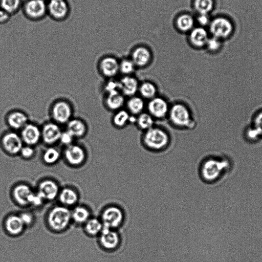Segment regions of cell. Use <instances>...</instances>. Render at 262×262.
Wrapping results in <instances>:
<instances>
[{
    "label": "cell",
    "mask_w": 262,
    "mask_h": 262,
    "mask_svg": "<svg viewBox=\"0 0 262 262\" xmlns=\"http://www.w3.org/2000/svg\"><path fill=\"white\" fill-rule=\"evenodd\" d=\"M142 140L147 149L151 151L158 152L167 147L169 137L162 128L153 126L144 132Z\"/></svg>",
    "instance_id": "1"
},
{
    "label": "cell",
    "mask_w": 262,
    "mask_h": 262,
    "mask_svg": "<svg viewBox=\"0 0 262 262\" xmlns=\"http://www.w3.org/2000/svg\"><path fill=\"white\" fill-rule=\"evenodd\" d=\"M168 116L171 124L179 128H191L194 125L189 108L181 103L173 104Z\"/></svg>",
    "instance_id": "2"
},
{
    "label": "cell",
    "mask_w": 262,
    "mask_h": 262,
    "mask_svg": "<svg viewBox=\"0 0 262 262\" xmlns=\"http://www.w3.org/2000/svg\"><path fill=\"white\" fill-rule=\"evenodd\" d=\"M100 219L103 227L117 230L123 224L125 214L123 210L118 206L109 205L101 210Z\"/></svg>",
    "instance_id": "3"
},
{
    "label": "cell",
    "mask_w": 262,
    "mask_h": 262,
    "mask_svg": "<svg viewBox=\"0 0 262 262\" xmlns=\"http://www.w3.org/2000/svg\"><path fill=\"white\" fill-rule=\"evenodd\" d=\"M47 220L53 230L62 231L68 226L72 220L71 211L65 206L55 207L49 212Z\"/></svg>",
    "instance_id": "4"
},
{
    "label": "cell",
    "mask_w": 262,
    "mask_h": 262,
    "mask_svg": "<svg viewBox=\"0 0 262 262\" xmlns=\"http://www.w3.org/2000/svg\"><path fill=\"white\" fill-rule=\"evenodd\" d=\"M21 10L31 21H40L47 16V3L43 0H24Z\"/></svg>",
    "instance_id": "5"
},
{
    "label": "cell",
    "mask_w": 262,
    "mask_h": 262,
    "mask_svg": "<svg viewBox=\"0 0 262 262\" xmlns=\"http://www.w3.org/2000/svg\"><path fill=\"white\" fill-rule=\"evenodd\" d=\"M222 163L220 160L213 158L203 159L199 168L201 180L207 184L212 185L219 174L220 165Z\"/></svg>",
    "instance_id": "6"
},
{
    "label": "cell",
    "mask_w": 262,
    "mask_h": 262,
    "mask_svg": "<svg viewBox=\"0 0 262 262\" xmlns=\"http://www.w3.org/2000/svg\"><path fill=\"white\" fill-rule=\"evenodd\" d=\"M71 9L67 0H50L47 2V16L56 21L66 20Z\"/></svg>",
    "instance_id": "7"
},
{
    "label": "cell",
    "mask_w": 262,
    "mask_h": 262,
    "mask_svg": "<svg viewBox=\"0 0 262 262\" xmlns=\"http://www.w3.org/2000/svg\"><path fill=\"white\" fill-rule=\"evenodd\" d=\"M212 36L221 40L230 37L233 31V25L228 18L223 16L214 18L209 25Z\"/></svg>",
    "instance_id": "8"
},
{
    "label": "cell",
    "mask_w": 262,
    "mask_h": 262,
    "mask_svg": "<svg viewBox=\"0 0 262 262\" xmlns=\"http://www.w3.org/2000/svg\"><path fill=\"white\" fill-rule=\"evenodd\" d=\"M98 242L103 251L111 252L119 248L121 238L117 230L103 227L99 235Z\"/></svg>",
    "instance_id": "9"
},
{
    "label": "cell",
    "mask_w": 262,
    "mask_h": 262,
    "mask_svg": "<svg viewBox=\"0 0 262 262\" xmlns=\"http://www.w3.org/2000/svg\"><path fill=\"white\" fill-rule=\"evenodd\" d=\"M148 113L155 119H161L168 116L169 107L166 100L156 96L147 105Z\"/></svg>",
    "instance_id": "10"
},
{
    "label": "cell",
    "mask_w": 262,
    "mask_h": 262,
    "mask_svg": "<svg viewBox=\"0 0 262 262\" xmlns=\"http://www.w3.org/2000/svg\"><path fill=\"white\" fill-rule=\"evenodd\" d=\"M2 143L5 151L12 155L20 152L23 147L22 140L14 133L6 134L2 138Z\"/></svg>",
    "instance_id": "11"
},
{
    "label": "cell",
    "mask_w": 262,
    "mask_h": 262,
    "mask_svg": "<svg viewBox=\"0 0 262 262\" xmlns=\"http://www.w3.org/2000/svg\"><path fill=\"white\" fill-rule=\"evenodd\" d=\"M118 84L119 90L124 96L132 97L138 91V80L132 75L124 76L118 81Z\"/></svg>",
    "instance_id": "12"
},
{
    "label": "cell",
    "mask_w": 262,
    "mask_h": 262,
    "mask_svg": "<svg viewBox=\"0 0 262 262\" xmlns=\"http://www.w3.org/2000/svg\"><path fill=\"white\" fill-rule=\"evenodd\" d=\"M24 226L19 215H9L5 217L3 222L4 230L11 235L20 234L23 231Z\"/></svg>",
    "instance_id": "13"
},
{
    "label": "cell",
    "mask_w": 262,
    "mask_h": 262,
    "mask_svg": "<svg viewBox=\"0 0 262 262\" xmlns=\"http://www.w3.org/2000/svg\"><path fill=\"white\" fill-rule=\"evenodd\" d=\"M43 200H53L59 193L57 183L51 180H46L40 183L37 192Z\"/></svg>",
    "instance_id": "14"
},
{
    "label": "cell",
    "mask_w": 262,
    "mask_h": 262,
    "mask_svg": "<svg viewBox=\"0 0 262 262\" xmlns=\"http://www.w3.org/2000/svg\"><path fill=\"white\" fill-rule=\"evenodd\" d=\"M31 188L26 184H19L12 190V196L15 201L21 206L30 205V199L33 194Z\"/></svg>",
    "instance_id": "15"
},
{
    "label": "cell",
    "mask_w": 262,
    "mask_h": 262,
    "mask_svg": "<svg viewBox=\"0 0 262 262\" xmlns=\"http://www.w3.org/2000/svg\"><path fill=\"white\" fill-rule=\"evenodd\" d=\"M101 72L107 77L112 78L119 72V62L112 56L103 58L99 64Z\"/></svg>",
    "instance_id": "16"
},
{
    "label": "cell",
    "mask_w": 262,
    "mask_h": 262,
    "mask_svg": "<svg viewBox=\"0 0 262 262\" xmlns=\"http://www.w3.org/2000/svg\"><path fill=\"white\" fill-rule=\"evenodd\" d=\"M64 156L67 162L74 166L81 164L85 159L84 150L76 145H69L65 150Z\"/></svg>",
    "instance_id": "17"
},
{
    "label": "cell",
    "mask_w": 262,
    "mask_h": 262,
    "mask_svg": "<svg viewBox=\"0 0 262 262\" xmlns=\"http://www.w3.org/2000/svg\"><path fill=\"white\" fill-rule=\"evenodd\" d=\"M130 59L136 67L143 68L150 63L151 54L147 48L139 47L133 51Z\"/></svg>",
    "instance_id": "18"
},
{
    "label": "cell",
    "mask_w": 262,
    "mask_h": 262,
    "mask_svg": "<svg viewBox=\"0 0 262 262\" xmlns=\"http://www.w3.org/2000/svg\"><path fill=\"white\" fill-rule=\"evenodd\" d=\"M55 120L59 123L67 122L71 117L72 110L70 105L64 101L57 102L52 110Z\"/></svg>",
    "instance_id": "19"
},
{
    "label": "cell",
    "mask_w": 262,
    "mask_h": 262,
    "mask_svg": "<svg viewBox=\"0 0 262 262\" xmlns=\"http://www.w3.org/2000/svg\"><path fill=\"white\" fill-rule=\"evenodd\" d=\"M208 38L207 31L202 27L192 29L189 35L191 43L197 48L205 46Z\"/></svg>",
    "instance_id": "20"
},
{
    "label": "cell",
    "mask_w": 262,
    "mask_h": 262,
    "mask_svg": "<svg viewBox=\"0 0 262 262\" xmlns=\"http://www.w3.org/2000/svg\"><path fill=\"white\" fill-rule=\"evenodd\" d=\"M61 131L55 124L49 123L46 124L42 129V136L44 141L48 144H53L60 138Z\"/></svg>",
    "instance_id": "21"
},
{
    "label": "cell",
    "mask_w": 262,
    "mask_h": 262,
    "mask_svg": "<svg viewBox=\"0 0 262 262\" xmlns=\"http://www.w3.org/2000/svg\"><path fill=\"white\" fill-rule=\"evenodd\" d=\"M24 141L29 144L33 145L38 142L40 137V132L38 128L31 124H26L21 133Z\"/></svg>",
    "instance_id": "22"
},
{
    "label": "cell",
    "mask_w": 262,
    "mask_h": 262,
    "mask_svg": "<svg viewBox=\"0 0 262 262\" xmlns=\"http://www.w3.org/2000/svg\"><path fill=\"white\" fill-rule=\"evenodd\" d=\"M107 93L105 102L111 110L117 111L121 109L125 103L124 96L119 90L112 91Z\"/></svg>",
    "instance_id": "23"
},
{
    "label": "cell",
    "mask_w": 262,
    "mask_h": 262,
    "mask_svg": "<svg viewBox=\"0 0 262 262\" xmlns=\"http://www.w3.org/2000/svg\"><path fill=\"white\" fill-rule=\"evenodd\" d=\"M127 111L133 115H138L143 112L145 107L143 99L141 97H130L126 102Z\"/></svg>",
    "instance_id": "24"
},
{
    "label": "cell",
    "mask_w": 262,
    "mask_h": 262,
    "mask_svg": "<svg viewBox=\"0 0 262 262\" xmlns=\"http://www.w3.org/2000/svg\"><path fill=\"white\" fill-rule=\"evenodd\" d=\"M58 197L61 203L66 206L75 205L78 198L76 192L70 188H64L60 191Z\"/></svg>",
    "instance_id": "25"
},
{
    "label": "cell",
    "mask_w": 262,
    "mask_h": 262,
    "mask_svg": "<svg viewBox=\"0 0 262 262\" xmlns=\"http://www.w3.org/2000/svg\"><path fill=\"white\" fill-rule=\"evenodd\" d=\"M138 92L143 99L149 100L156 96L157 89L152 82L145 81L139 84Z\"/></svg>",
    "instance_id": "26"
},
{
    "label": "cell",
    "mask_w": 262,
    "mask_h": 262,
    "mask_svg": "<svg viewBox=\"0 0 262 262\" xmlns=\"http://www.w3.org/2000/svg\"><path fill=\"white\" fill-rule=\"evenodd\" d=\"M27 122L26 116L20 112H13L8 117V122L9 125L15 129L24 127L27 124Z\"/></svg>",
    "instance_id": "27"
},
{
    "label": "cell",
    "mask_w": 262,
    "mask_h": 262,
    "mask_svg": "<svg viewBox=\"0 0 262 262\" xmlns=\"http://www.w3.org/2000/svg\"><path fill=\"white\" fill-rule=\"evenodd\" d=\"M103 228L100 219L90 218L85 223V230L91 236L99 235Z\"/></svg>",
    "instance_id": "28"
},
{
    "label": "cell",
    "mask_w": 262,
    "mask_h": 262,
    "mask_svg": "<svg viewBox=\"0 0 262 262\" xmlns=\"http://www.w3.org/2000/svg\"><path fill=\"white\" fill-rule=\"evenodd\" d=\"M24 0H0V8L11 16L21 10Z\"/></svg>",
    "instance_id": "29"
},
{
    "label": "cell",
    "mask_w": 262,
    "mask_h": 262,
    "mask_svg": "<svg viewBox=\"0 0 262 262\" xmlns=\"http://www.w3.org/2000/svg\"><path fill=\"white\" fill-rule=\"evenodd\" d=\"M90 216L89 210L83 206H77L71 211L72 219L77 224H85Z\"/></svg>",
    "instance_id": "30"
},
{
    "label": "cell",
    "mask_w": 262,
    "mask_h": 262,
    "mask_svg": "<svg viewBox=\"0 0 262 262\" xmlns=\"http://www.w3.org/2000/svg\"><path fill=\"white\" fill-rule=\"evenodd\" d=\"M136 124L145 132L154 126V118L148 113L142 112L137 115Z\"/></svg>",
    "instance_id": "31"
},
{
    "label": "cell",
    "mask_w": 262,
    "mask_h": 262,
    "mask_svg": "<svg viewBox=\"0 0 262 262\" xmlns=\"http://www.w3.org/2000/svg\"><path fill=\"white\" fill-rule=\"evenodd\" d=\"M194 19L193 17L186 14L179 16L176 20V25L178 29L183 32L191 31L194 26Z\"/></svg>",
    "instance_id": "32"
},
{
    "label": "cell",
    "mask_w": 262,
    "mask_h": 262,
    "mask_svg": "<svg viewBox=\"0 0 262 262\" xmlns=\"http://www.w3.org/2000/svg\"><path fill=\"white\" fill-rule=\"evenodd\" d=\"M68 131L73 137H81L85 132V126L81 120L74 119L68 124Z\"/></svg>",
    "instance_id": "33"
},
{
    "label": "cell",
    "mask_w": 262,
    "mask_h": 262,
    "mask_svg": "<svg viewBox=\"0 0 262 262\" xmlns=\"http://www.w3.org/2000/svg\"><path fill=\"white\" fill-rule=\"evenodd\" d=\"M130 117V113L127 111L120 109L116 111L113 116V124L118 128L123 127L129 123Z\"/></svg>",
    "instance_id": "34"
},
{
    "label": "cell",
    "mask_w": 262,
    "mask_h": 262,
    "mask_svg": "<svg viewBox=\"0 0 262 262\" xmlns=\"http://www.w3.org/2000/svg\"><path fill=\"white\" fill-rule=\"evenodd\" d=\"M194 6L199 14H208L214 7L213 0H194Z\"/></svg>",
    "instance_id": "35"
},
{
    "label": "cell",
    "mask_w": 262,
    "mask_h": 262,
    "mask_svg": "<svg viewBox=\"0 0 262 262\" xmlns=\"http://www.w3.org/2000/svg\"><path fill=\"white\" fill-rule=\"evenodd\" d=\"M136 68L130 58L123 59L119 62V72L124 76L131 75L134 72Z\"/></svg>",
    "instance_id": "36"
},
{
    "label": "cell",
    "mask_w": 262,
    "mask_h": 262,
    "mask_svg": "<svg viewBox=\"0 0 262 262\" xmlns=\"http://www.w3.org/2000/svg\"><path fill=\"white\" fill-rule=\"evenodd\" d=\"M60 157L59 151L55 148L50 147L47 149L43 155L45 162L48 164L56 162Z\"/></svg>",
    "instance_id": "37"
},
{
    "label": "cell",
    "mask_w": 262,
    "mask_h": 262,
    "mask_svg": "<svg viewBox=\"0 0 262 262\" xmlns=\"http://www.w3.org/2000/svg\"><path fill=\"white\" fill-rule=\"evenodd\" d=\"M222 45L221 40L212 36L209 37L206 45L208 50L211 52H216L219 50Z\"/></svg>",
    "instance_id": "38"
},
{
    "label": "cell",
    "mask_w": 262,
    "mask_h": 262,
    "mask_svg": "<svg viewBox=\"0 0 262 262\" xmlns=\"http://www.w3.org/2000/svg\"><path fill=\"white\" fill-rule=\"evenodd\" d=\"M253 128L257 132L259 137L262 136V112L258 114L255 117Z\"/></svg>",
    "instance_id": "39"
},
{
    "label": "cell",
    "mask_w": 262,
    "mask_h": 262,
    "mask_svg": "<svg viewBox=\"0 0 262 262\" xmlns=\"http://www.w3.org/2000/svg\"><path fill=\"white\" fill-rule=\"evenodd\" d=\"M19 216L25 226L30 225L33 221L32 214L29 212H24L19 215Z\"/></svg>",
    "instance_id": "40"
},
{
    "label": "cell",
    "mask_w": 262,
    "mask_h": 262,
    "mask_svg": "<svg viewBox=\"0 0 262 262\" xmlns=\"http://www.w3.org/2000/svg\"><path fill=\"white\" fill-rule=\"evenodd\" d=\"M43 200V199L38 192L33 193L30 199V205L39 206L42 204Z\"/></svg>",
    "instance_id": "41"
},
{
    "label": "cell",
    "mask_w": 262,
    "mask_h": 262,
    "mask_svg": "<svg viewBox=\"0 0 262 262\" xmlns=\"http://www.w3.org/2000/svg\"><path fill=\"white\" fill-rule=\"evenodd\" d=\"M196 20L198 23L201 26H203L209 25L211 21L210 20V18L208 16V14H199V15L196 18Z\"/></svg>",
    "instance_id": "42"
},
{
    "label": "cell",
    "mask_w": 262,
    "mask_h": 262,
    "mask_svg": "<svg viewBox=\"0 0 262 262\" xmlns=\"http://www.w3.org/2000/svg\"><path fill=\"white\" fill-rule=\"evenodd\" d=\"M105 90L107 93L119 90L118 82L112 80L108 81L105 86Z\"/></svg>",
    "instance_id": "43"
},
{
    "label": "cell",
    "mask_w": 262,
    "mask_h": 262,
    "mask_svg": "<svg viewBox=\"0 0 262 262\" xmlns=\"http://www.w3.org/2000/svg\"><path fill=\"white\" fill-rule=\"evenodd\" d=\"M73 136L68 132L61 133L59 140L64 144H70L73 140Z\"/></svg>",
    "instance_id": "44"
},
{
    "label": "cell",
    "mask_w": 262,
    "mask_h": 262,
    "mask_svg": "<svg viewBox=\"0 0 262 262\" xmlns=\"http://www.w3.org/2000/svg\"><path fill=\"white\" fill-rule=\"evenodd\" d=\"M20 152L21 156L26 158H29L31 157L34 152L33 149L28 146L23 147Z\"/></svg>",
    "instance_id": "45"
},
{
    "label": "cell",
    "mask_w": 262,
    "mask_h": 262,
    "mask_svg": "<svg viewBox=\"0 0 262 262\" xmlns=\"http://www.w3.org/2000/svg\"><path fill=\"white\" fill-rule=\"evenodd\" d=\"M11 16L9 13L0 8V24L7 23L10 20Z\"/></svg>",
    "instance_id": "46"
},
{
    "label": "cell",
    "mask_w": 262,
    "mask_h": 262,
    "mask_svg": "<svg viewBox=\"0 0 262 262\" xmlns=\"http://www.w3.org/2000/svg\"><path fill=\"white\" fill-rule=\"evenodd\" d=\"M205 208H206V206H205ZM204 218H205V214H204ZM203 227H204V225H203ZM202 235H203V233H202ZM201 243H202V240H201ZM200 248H201V247H200Z\"/></svg>",
    "instance_id": "47"
},
{
    "label": "cell",
    "mask_w": 262,
    "mask_h": 262,
    "mask_svg": "<svg viewBox=\"0 0 262 262\" xmlns=\"http://www.w3.org/2000/svg\"><path fill=\"white\" fill-rule=\"evenodd\" d=\"M205 204H206V201H205ZM204 214H205V213H204ZM203 225H204V223H203ZM202 233H203V231H202ZM201 239H202V238H201ZM201 239L200 240V242H201Z\"/></svg>",
    "instance_id": "48"
},
{
    "label": "cell",
    "mask_w": 262,
    "mask_h": 262,
    "mask_svg": "<svg viewBox=\"0 0 262 262\" xmlns=\"http://www.w3.org/2000/svg\"><path fill=\"white\" fill-rule=\"evenodd\" d=\"M43 1H45V2H46L47 3V2H48V1H49L50 0H43Z\"/></svg>",
    "instance_id": "49"
}]
</instances>
